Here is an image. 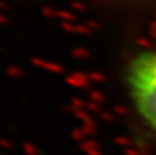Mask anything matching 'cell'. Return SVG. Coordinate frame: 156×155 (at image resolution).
<instances>
[{"label": "cell", "mask_w": 156, "mask_h": 155, "mask_svg": "<svg viewBox=\"0 0 156 155\" xmlns=\"http://www.w3.org/2000/svg\"><path fill=\"white\" fill-rule=\"evenodd\" d=\"M126 80L140 115L156 132V52L138 54L127 67Z\"/></svg>", "instance_id": "1"}, {"label": "cell", "mask_w": 156, "mask_h": 155, "mask_svg": "<svg viewBox=\"0 0 156 155\" xmlns=\"http://www.w3.org/2000/svg\"><path fill=\"white\" fill-rule=\"evenodd\" d=\"M66 81H67V84L73 85L76 88H85L90 82V77L82 73H73L66 78Z\"/></svg>", "instance_id": "2"}, {"label": "cell", "mask_w": 156, "mask_h": 155, "mask_svg": "<svg viewBox=\"0 0 156 155\" xmlns=\"http://www.w3.org/2000/svg\"><path fill=\"white\" fill-rule=\"evenodd\" d=\"M34 65H37L38 67H45V69H49L51 71H55V73H63V67L56 63H48V62H44V60H40V59H33L32 60Z\"/></svg>", "instance_id": "3"}, {"label": "cell", "mask_w": 156, "mask_h": 155, "mask_svg": "<svg viewBox=\"0 0 156 155\" xmlns=\"http://www.w3.org/2000/svg\"><path fill=\"white\" fill-rule=\"evenodd\" d=\"M5 73H7L10 77H14V78H18V77H21L22 74H23L21 69L16 67V66H8L7 70H5Z\"/></svg>", "instance_id": "4"}, {"label": "cell", "mask_w": 156, "mask_h": 155, "mask_svg": "<svg viewBox=\"0 0 156 155\" xmlns=\"http://www.w3.org/2000/svg\"><path fill=\"white\" fill-rule=\"evenodd\" d=\"M23 151L27 155H38V148H36L33 144L29 143H23Z\"/></svg>", "instance_id": "5"}, {"label": "cell", "mask_w": 156, "mask_h": 155, "mask_svg": "<svg viewBox=\"0 0 156 155\" xmlns=\"http://www.w3.org/2000/svg\"><path fill=\"white\" fill-rule=\"evenodd\" d=\"M71 7L76 8V10H80V11H85L86 10L85 4H83V3H81V2H73V3H71Z\"/></svg>", "instance_id": "6"}, {"label": "cell", "mask_w": 156, "mask_h": 155, "mask_svg": "<svg viewBox=\"0 0 156 155\" xmlns=\"http://www.w3.org/2000/svg\"><path fill=\"white\" fill-rule=\"evenodd\" d=\"M0 147L2 148H11L12 144H11V142L7 139H0Z\"/></svg>", "instance_id": "7"}, {"label": "cell", "mask_w": 156, "mask_h": 155, "mask_svg": "<svg viewBox=\"0 0 156 155\" xmlns=\"http://www.w3.org/2000/svg\"><path fill=\"white\" fill-rule=\"evenodd\" d=\"M90 96H92V99L94 100V103H96V102H99V100H104V96L100 95L99 92H92Z\"/></svg>", "instance_id": "8"}, {"label": "cell", "mask_w": 156, "mask_h": 155, "mask_svg": "<svg viewBox=\"0 0 156 155\" xmlns=\"http://www.w3.org/2000/svg\"><path fill=\"white\" fill-rule=\"evenodd\" d=\"M8 22V19H7V16L4 15V14H2L0 13V25H5Z\"/></svg>", "instance_id": "9"}, {"label": "cell", "mask_w": 156, "mask_h": 155, "mask_svg": "<svg viewBox=\"0 0 156 155\" xmlns=\"http://www.w3.org/2000/svg\"><path fill=\"white\" fill-rule=\"evenodd\" d=\"M0 10H8V4L3 0H0Z\"/></svg>", "instance_id": "10"}]
</instances>
